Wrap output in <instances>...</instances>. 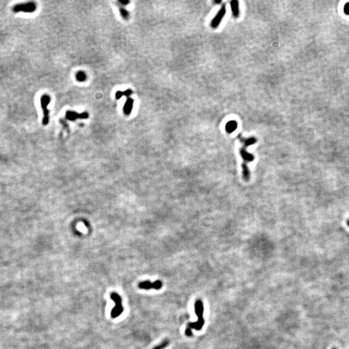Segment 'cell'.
I'll return each instance as SVG.
<instances>
[{"label":"cell","instance_id":"6da1fadb","mask_svg":"<svg viewBox=\"0 0 349 349\" xmlns=\"http://www.w3.org/2000/svg\"><path fill=\"white\" fill-rule=\"evenodd\" d=\"M195 312L197 316L198 317V320L197 322L190 323L188 325V327L190 329H195L196 330H200L204 325V319L203 317L204 314V306L202 301L199 300H197L195 303Z\"/></svg>","mask_w":349,"mask_h":349},{"label":"cell","instance_id":"7a4b0ae2","mask_svg":"<svg viewBox=\"0 0 349 349\" xmlns=\"http://www.w3.org/2000/svg\"><path fill=\"white\" fill-rule=\"evenodd\" d=\"M110 297L115 303V307L111 310V316L112 318H117L120 314H122L124 311V308L122 306V300L119 294L115 292L111 293Z\"/></svg>","mask_w":349,"mask_h":349},{"label":"cell","instance_id":"3957f363","mask_svg":"<svg viewBox=\"0 0 349 349\" xmlns=\"http://www.w3.org/2000/svg\"><path fill=\"white\" fill-rule=\"evenodd\" d=\"M51 102V97L48 94H43L41 97V107L43 111L42 124L47 125L49 122V111L47 109V106Z\"/></svg>","mask_w":349,"mask_h":349},{"label":"cell","instance_id":"277c9868","mask_svg":"<svg viewBox=\"0 0 349 349\" xmlns=\"http://www.w3.org/2000/svg\"><path fill=\"white\" fill-rule=\"evenodd\" d=\"M37 6H36V3L33 1L25 3H20L15 5L12 7V11L15 13H18L20 12H27V13H32L36 10Z\"/></svg>","mask_w":349,"mask_h":349},{"label":"cell","instance_id":"5b68a950","mask_svg":"<svg viewBox=\"0 0 349 349\" xmlns=\"http://www.w3.org/2000/svg\"><path fill=\"white\" fill-rule=\"evenodd\" d=\"M226 12V4H224L222 5L221 8H220V10H219V12H217L215 17L211 21V27L212 28H215L218 27L220 22H221L222 20L223 19V18H224Z\"/></svg>","mask_w":349,"mask_h":349},{"label":"cell","instance_id":"8992f818","mask_svg":"<svg viewBox=\"0 0 349 349\" xmlns=\"http://www.w3.org/2000/svg\"><path fill=\"white\" fill-rule=\"evenodd\" d=\"M66 119L70 121H75L78 119H87L89 118V114L87 112H83L82 113H78L77 112L72 111H67L65 115Z\"/></svg>","mask_w":349,"mask_h":349},{"label":"cell","instance_id":"52a82bcc","mask_svg":"<svg viewBox=\"0 0 349 349\" xmlns=\"http://www.w3.org/2000/svg\"><path fill=\"white\" fill-rule=\"evenodd\" d=\"M133 104H134V100L133 98H130V97H127L126 102H125V103L124 104V112L125 115H129L131 114V111H132L133 108Z\"/></svg>","mask_w":349,"mask_h":349},{"label":"cell","instance_id":"ba28073f","mask_svg":"<svg viewBox=\"0 0 349 349\" xmlns=\"http://www.w3.org/2000/svg\"><path fill=\"white\" fill-rule=\"evenodd\" d=\"M231 7H232V10L233 16L235 18H237L239 16V2L236 0H233L230 2Z\"/></svg>","mask_w":349,"mask_h":349},{"label":"cell","instance_id":"9c48e42d","mask_svg":"<svg viewBox=\"0 0 349 349\" xmlns=\"http://www.w3.org/2000/svg\"><path fill=\"white\" fill-rule=\"evenodd\" d=\"M240 153H241V157H243V159L245 160V161L252 162L253 161L254 157L253 156V155L248 153V152L245 150V148H243L241 149Z\"/></svg>","mask_w":349,"mask_h":349},{"label":"cell","instance_id":"30bf717a","mask_svg":"<svg viewBox=\"0 0 349 349\" xmlns=\"http://www.w3.org/2000/svg\"><path fill=\"white\" fill-rule=\"evenodd\" d=\"M133 94V91L131 90V89H127V90L125 91H117L116 94H115V98H116L117 100H119L120 98H121V97L122 96H126L127 98V97H129L130 95Z\"/></svg>","mask_w":349,"mask_h":349},{"label":"cell","instance_id":"8fae6325","mask_svg":"<svg viewBox=\"0 0 349 349\" xmlns=\"http://www.w3.org/2000/svg\"><path fill=\"white\" fill-rule=\"evenodd\" d=\"M237 122L234 121V120H232V121H230L227 123L226 125V130L227 131L228 133H230L233 132V131L237 129Z\"/></svg>","mask_w":349,"mask_h":349},{"label":"cell","instance_id":"7c38bea8","mask_svg":"<svg viewBox=\"0 0 349 349\" xmlns=\"http://www.w3.org/2000/svg\"><path fill=\"white\" fill-rule=\"evenodd\" d=\"M138 287L141 288V289L148 290L153 288V284L150 281H143L139 283Z\"/></svg>","mask_w":349,"mask_h":349},{"label":"cell","instance_id":"4fadbf2b","mask_svg":"<svg viewBox=\"0 0 349 349\" xmlns=\"http://www.w3.org/2000/svg\"><path fill=\"white\" fill-rule=\"evenodd\" d=\"M243 177L245 178V180L246 181L248 180L249 178H250V171H249L248 167L246 164H243Z\"/></svg>","mask_w":349,"mask_h":349},{"label":"cell","instance_id":"5bb4252c","mask_svg":"<svg viewBox=\"0 0 349 349\" xmlns=\"http://www.w3.org/2000/svg\"><path fill=\"white\" fill-rule=\"evenodd\" d=\"M76 79L78 82H84L87 79V75L83 71H79L76 75Z\"/></svg>","mask_w":349,"mask_h":349},{"label":"cell","instance_id":"9a60e30c","mask_svg":"<svg viewBox=\"0 0 349 349\" xmlns=\"http://www.w3.org/2000/svg\"><path fill=\"white\" fill-rule=\"evenodd\" d=\"M169 345V341L168 340H165L161 344L156 345L153 349H164Z\"/></svg>","mask_w":349,"mask_h":349},{"label":"cell","instance_id":"2e32d148","mask_svg":"<svg viewBox=\"0 0 349 349\" xmlns=\"http://www.w3.org/2000/svg\"><path fill=\"white\" fill-rule=\"evenodd\" d=\"M120 13L121 16L124 18L125 20H127L129 18V13L127 10H125L124 8H120Z\"/></svg>","mask_w":349,"mask_h":349},{"label":"cell","instance_id":"e0dca14e","mask_svg":"<svg viewBox=\"0 0 349 349\" xmlns=\"http://www.w3.org/2000/svg\"><path fill=\"white\" fill-rule=\"evenodd\" d=\"M244 142H245V147H248L250 146L251 145H252V144H255L256 142V139L255 138H248L244 141Z\"/></svg>","mask_w":349,"mask_h":349},{"label":"cell","instance_id":"ac0fdd59","mask_svg":"<svg viewBox=\"0 0 349 349\" xmlns=\"http://www.w3.org/2000/svg\"><path fill=\"white\" fill-rule=\"evenodd\" d=\"M153 288L156 290H160L162 287V283L161 281H156L155 282L153 283Z\"/></svg>","mask_w":349,"mask_h":349},{"label":"cell","instance_id":"d6986e66","mask_svg":"<svg viewBox=\"0 0 349 349\" xmlns=\"http://www.w3.org/2000/svg\"><path fill=\"white\" fill-rule=\"evenodd\" d=\"M343 10H344L345 14L349 15V3H347L345 5L344 8H343Z\"/></svg>","mask_w":349,"mask_h":349},{"label":"cell","instance_id":"ffe728a7","mask_svg":"<svg viewBox=\"0 0 349 349\" xmlns=\"http://www.w3.org/2000/svg\"><path fill=\"white\" fill-rule=\"evenodd\" d=\"M186 335H187V336H189V337L192 336L193 333H192V331H191V329H190V327H187V329H186Z\"/></svg>","mask_w":349,"mask_h":349},{"label":"cell","instance_id":"44dd1931","mask_svg":"<svg viewBox=\"0 0 349 349\" xmlns=\"http://www.w3.org/2000/svg\"><path fill=\"white\" fill-rule=\"evenodd\" d=\"M119 2L122 5H127L129 3V1H119Z\"/></svg>","mask_w":349,"mask_h":349},{"label":"cell","instance_id":"7402d4cb","mask_svg":"<svg viewBox=\"0 0 349 349\" xmlns=\"http://www.w3.org/2000/svg\"><path fill=\"white\" fill-rule=\"evenodd\" d=\"M347 224H348V226H349V220H348V222H347Z\"/></svg>","mask_w":349,"mask_h":349},{"label":"cell","instance_id":"603a6c76","mask_svg":"<svg viewBox=\"0 0 349 349\" xmlns=\"http://www.w3.org/2000/svg\"><path fill=\"white\" fill-rule=\"evenodd\" d=\"M333 349H335V348H333Z\"/></svg>","mask_w":349,"mask_h":349}]
</instances>
